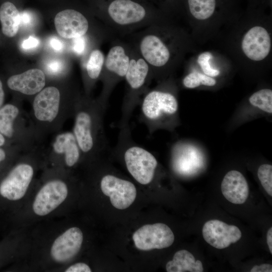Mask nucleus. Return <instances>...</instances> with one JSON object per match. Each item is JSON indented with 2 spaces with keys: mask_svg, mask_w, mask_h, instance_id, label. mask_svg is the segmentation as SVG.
<instances>
[{
  "mask_svg": "<svg viewBox=\"0 0 272 272\" xmlns=\"http://www.w3.org/2000/svg\"><path fill=\"white\" fill-rule=\"evenodd\" d=\"M32 108L34 117L39 123H54L62 109L59 90L53 86L43 88L35 97Z\"/></svg>",
  "mask_w": 272,
  "mask_h": 272,
  "instance_id": "nucleus-12",
  "label": "nucleus"
},
{
  "mask_svg": "<svg viewBox=\"0 0 272 272\" xmlns=\"http://www.w3.org/2000/svg\"><path fill=\"white\" fill-rule=\"evenodd\" d=\"M6 157L5 151L2 148H0V163L2 162Z\"/></svg>",
  "mask_w": 272,
  "mask_h": 272,
  "instance_id": "nucleus-38",
  "label": "nucleus"
},
{
  "mask_svg": "<svg viewBox=\"0 0 272 272\" xmlns=\"http://www.w3.org/2000/svg\"><path fill=\"white\" fill-rule=\"evenodd\" d=\"M105 110L98 99H78L73 132L83 158L96 157L109 149L103 124Z\"/></svg>",
  "mask_w": 272,
  "mask_h": 272,
  "instance_id": "nucleus-3",
  "label": "nucleus"
},
{
  "mask_svg": "<svg viewBox=\"0 0 272 272\" xmlns=\"http://www.w3.org/2000/svg\"><path fill=\"white\" fill-rule=\"evenodd\" d=\"M5 99V93L3 87L2 83L0 80V108L3 104Z\"/></svg>",
  "mask_w": 272,
  "mask_h": 272,
  "instance_id": "nucleus-37",
  "label": "nucleus"
},
{
  "mask_svg": "<svg viewBox=\"0 0 272 272\" xmlns=\"http://www.w3.org/2000/svg\"><path fill=\"white\" fill-rule=\"evenodd\" d=\"M105 58L102 51L97 48L92 50L89 54L84 67L89 85L100 78Z\"/></svg>",
  "mask_w": 272,
  "mask_h": 272,
  "instance_id": "nucleus-22",
  "label": "nucleus"
},
{
  "mask_svg": "<svg viewBox=\"0 0 272 272\" xmlns=\"http://www.w3.org/2000/svg\"><path fill=\"white\" fill-rule=\"evenodd\" d=\"M100 186L102 192L110 197L111 204L117 209L127 208L136 197L137 190L134 185L113 174L103 175L100 181Z\"/></svg>",
  "mask_w": 272,
  "mask_h": 272,
  "instance_id": "nucleus-11",
  "label": "nucleus"
},
{
  "mask_svg": "<svg viewBox=\"0 0 272 272\" xmlns=\"http://www.w3.org/2000/svg\"><path fill=\"white\" fill-rule=\"evenodd\" d=\"M202 233L205 240L213 247L222 249L238 242L241 238L240 230L218 220H211L203 225Z\"/></svg>",
  "mask_w": 272,
  "mask_h": 272,
  "instance_id": "nucleus-13",
  "label": "nucleus"
},
{
  "mask_svg": "<svg viewBox=\"0 0 272 272\" xmlns=\"http://www.w3.org/2000/svg\"><path fill=\"white\" fill-rule=\"evenodd\" d=\"M5 143V139L4 137V135H3L0 132V147L3 146Z\"/></svg>",
  "mask_w": 272,
  "mask_h": 272,
  "instance_id": "nucleus-39",
  "label": "nucleus"
},
{
  "mask_svg": "<svg viewBox=\"0 0 272 272\" xmlns=\"http://www.w3.org/2000/svg\"><path fill=\"white\" fill-rule=\"evenodd\" d=\"M132 239L139 249L150 250L170 246L174 235L167 225L159 223L144 225L133 233Z\"/></svg>",
  "mask_w": 272,
  "mask_h": 272,
  "instance_id": "nucleus-10",
  "label": "nucleus"
},
{
  "mask_svg": "<svg viewBox=\"0 0 272 272\" xmlns=\"http://www.w3.org/2000/svg\"><path fill=\"white\" fill-rule=\"evenodd\" d=\"M52 151L67 169L75 167L83 158L73 132L66 131L57 135L52 144Z\"/></svg>",
  "mask_w": 272,
  "mask_h": 272,
  "instance_id": "nucleus-17",
  "label": "nucleus"
},
{
  "mask_svg": "<svg viewBox=\"0 0 272 272\" xmlns=\"http://www.w3.org/2000/svg\"><path fill=\"white\" fill-rule=\"evenodd\" d=\"M83 241L81 229L62 226L44 235L43 239L30 241L27 254H31L42 268L60 270L79 253Z\"/></svg>",
  "mask_w": 272,
  "mask_h": 272,
  "instance_id": "nucleus-2",
  "label": "nucleus"
},
{
  "mask_svg": "<svg viewBox=\"0 0 272 272\" xmlns=\"http://www.w3.org/2000/svg\"><path fill=\"white\" fill-rule=\"evenodd\" d=\"M115 152L121 155L126 168L139 183L147 185L155 177L158 162L149 151L132 139L129 126L119 128Z\"/></svg>",
  "mask_w": 272,
  "mask_h": 272,
  "instance_id": "nucleus-5",
  "label": "nucleus"
},
{
  "mask_svg": "<svg viewBox=\"0 0 272 272\" xmlns=\"http://www.w3.org/2000/svg\"><path fill=\"white\" fill-rule=\"evenodd\" d=\"M241 47L248 58L254 61H260L270 52L271 39L269 34L261 26L253 27L244 35Z\"/></svg>",
  "mask_w": 272,
  "mask_h": 272,
  "instance_id": "nucleus-16",
  "label": "nucleus"
},
{
  "mask_svg": "<svg viewBox=\"0 0 272 272\" xmlns=\"http://www.w3.org/2000/svg\"><path fill=\"white\" fill-rule=\"evenodd\" d=\"M7 85L11 89L23 94L33 95L42 90L45 85V76L42 71L32 69L10 77Z\"/></svg>",
  "mask_w": 272,
  "mask_h": 272,
  "instance_id": "nucleus-18",
  "label": "nucleus"
},
{
  "mask_svg": "<svg viewBox=\"0 0 272 272\" xmlns=\"http://www.w3.org/2000/svg\"><path fill=\"white\" fill-rule=\"evenodd\" d=\"M257 176L262 187L266 192L272 196V166L264 164L257 170Z\"/></svg>",
  "mask_w": 272,
  "mask_h": 272,
  "instance_id": "nucleus-27",
  "label": "nucleus"
},
{
  "mask_svg": "<svg viewBox=\"0 0 272 272\" xmlns=\"http://www.w3.org/2000/svg\"><path fill=\"white\" fill-rule=\"evenodd\" d=\"M140 104V120L151 133L171 125L178 109L176 96L169 91L159 88L149 89Z\"/></svg>",
  "mask_w": 272,
  "mask_h": 272,
  "instance_id": "nucleus-7",
  "label": "nucleus"
},
{
  "mask_svg": "<svg viewBox=\"0 0 272 272\" xmlns=\"http://www.w3.org/2000/svg\"><path fill=\"white\" fill-rule=\"evenodd\" d=\"M40 44L39 39L33 36H30L27 39L23 41L21 48L24 50H33L37 48Z\"/></svg>",
  "mask_w": 272,
  "mask_h": 272,
  "instance_id": "nucleus-33",
  "label": "nucleus"
},
{
  "mask_svg": "<svg viewBox=\"0 0 272 272\" xmlns=\"http://www.w3.org/2000/svg\"><path fill=\"white\" fill-rule=\"evenodd\" d=\"M54 25L57 33L67 39L85 36L89 29L88 18L83 13L73 9H65L57 13L54 18Z\"/></svg>",
  "mask_w": 272,
  "mask_h": 272,
  "instance_id": "nucleus-14",
  "label": "nucleus"
},
{
  "mask_svg": "<svg viewBox=\"0 0 272 272\" xmlns=\"http://www.w3.org/2000/svg\"><path fill=\"white\" fill-rule=\"evenodd\" d=\"M61 270L65 272H91L90 266L84 262H77L62 268Z\"/></svg>",
  "mask_w": 272,
  "mask_h": 272,
  "instance_id": "nucleus-32",
  "label": "nucleus"
},
{
  "mask_svg": "<svg viewBox=\"0 0 272 272\" xmlns=\"http://www.w3.org/2000/svg\"><path fill=\"white\" fill-rule=\"evenodd\" d=\"M45 68L48 73L57 75L64 70L65 64L64 62L60 59L52 58L46 63Z\"/></svg>",
  "mask_w": 272,
  "mask_h": 272,
  "instance_id": "nucleus-29",
  "label": "nucleus"
},
{
  "mask_svg": "<svg viewBox=\"0 0 272 272\" xmlns=\"http://www.w3.org/2000/svg\"><path fill=\"white\" fill-rule=\"evenodd\" d=\"M167 272H202L201 261L196 260L193 254L186 250H180L174 255L173 259L166 265Z\"/></svg>",
  "mask_w": 272,
  "mask_h": 272,
  "instance_id": "nucleus-20",
  "label": "nucleus"
},
{
  "mask_svg": "<svg viewBox=\"0 0 272 272\" xmlns=\"http://www.w3.org/2000/svg\"><path fill=\"white\" fill-rule=\"evenodd\" d=\"M36 167L32 162L23 160L18 163L0 182V196L7 201L26 202L33 190Z\"/></svg>",
  "mask_w": 272,
  "mask_h": 272,
  "instance_id": "nucleus-9",
  "label": "nucleus"
},
{
  "mask_svg": "<svg viewBox=\"0 0 272 272\" xmlns=\"http://www.w3.org/2000/svg\"><path fill=\"white\" fill-rule=\"evenodd\" d=\"M70 194L69 185L62 176H53L33 189L22 206V226L42 221L58 215Z\"/></svg>",
  "mask_w": 272,
  "mask_h": 272,
  "instance_id": "nucleus-4",
  "label": "nucleus"
},
{
  "mask_svg": "<svg viewBox=\"0 0 272 272\" xmlns=\"http://www.w3.org/2000/svg\"><path fill=\"white\" fill-rule=\"evenodd\" d=\"M49 44L51 47L55 51L61 52L63 50V43L56 37H53L50 39Z\"/></svg>",
  "mask_w": 272,
  "mask_h": 272,
  "instance_id": "nucleus-34",
  "label": "nucleus"
},
{
  "mask_svg": "<svg viewBox=\"0 0 272 272\" xmlns=\"http://www.w3.org/2000/svg\"><path fill=\"white\" fill-rule=\"evenodd\" d=\"M150 1H151L152 2H153L154 3V2L156 1V0H150ZM157 1V0H156Z\"/></svg>",
  "mask_w": 272,
  "mask_h": 272,
  "instance_id": "nucleus-40",
  "label": "nucleus"
},
{
  "mask_svg": "<svg viewBox=\"0 0 272 272\" xmlns=\"http://www.w3.org/2000/svg\"><path fill=\"white\" fill-rule=\"evenodd\" d=\"M19 108L12 104H7L0 108V132L7 138H12L14 133V124L18 116Z\"/></svg>",
  "mask_w": 272,
  "mask_h": 272,
  "instance_id": "nucleus-23",
  "label": "nucleus"
},
{
  "mask_svg": "<svg viewBox=\"0 0 272 272\" xmlns=\"http://www.w3.org/2000/svg\"><path fill=\"white\" fill-rule=\"evenodd\" d=\"M87 38L86 37H81L73 39V50L78 55H82L87 48Z\"/></svg>",
  "mask_w": 272,
  "mask_h": 272,
  "instance_id": "nucleus-31",
  "label": "nucleus"
},
{
  "mask_svg": "<svg viewBox=\"0 0 272 272\" xmlns=\"http://www.w3.org/2000/svg\"><path fill=\"white\" fill-rule=\"evenodd\" d=\"M130 45V58L124 79L125 90L121 117L118 124L119 129L129 125L134 109L140 104L143 96L149 89V84L153 79L149 64Z\"/></svg>",
  "mask_w": 272,
  "mask_h": 272,
  "instance_id": "nucleus-6",
  "label": "nucleus"
},
{
  "mask_svg": "<svg viewBox=\"0 0 272 272\" xmlns=\"http://www.w3.org/2000/svg\"><path fill=\"white\" fill-rule=\"evenodd\" d=\"M0 21L4 34L9 37L16 35L20 27V13L12 3L6 2L1 6Z\"/></svg>",
  "mask_w": 272,
  "mask_h": 272,
  "instance_id": "nucleus-21",
  "label": "nucleus"
},
{
  "mask_svg": "<svg viewBox=\"0 0 272 272\" xmlns=\"http://www.w3.org/2000/svg\"><path fill=\"white\" fill-rule=\"evenodd\" d=\"M131 47L127 41L114 39L105 56L100 78L103 84L102 90L98 99L105 110L113 90L124 79L129 64Z\"/></svg>",
  "mask_w": 272,
  "mask_h": 272,
  "instance_id": "nucleus-8",
  "label": "nucleus"
},
{
  "mask_svg": "<svg viewBox=\"0 0 272 272\" xmlns=\"http://www.w3.org/2000/svg\"><path fill=\"white\" fill-rule=\"evenodd\" d=\"M202 157L198 150L192 146L178 143L173 147L171 165L174 172L179 176L192 175L200 169Z\"/></svg>",
  "mask_w": 272,
  "mask_h": 272,
  "instance_id": "nucleus-15",
  "label": "nucleus"
},
{
  "mask_svg": "<svg viewBox=\"0 0 272 272\" xmlns=\"http://www.w3.org/2000/svg\"><path fill=\"white\" fill-rule=\"evenodd\" d=\"M224 196L231 203L241 205L247 200L249 188L243 175L238 171L231 170L224 176L221 183Z\"/></svg>",
  "mask_w": 272,
  "mask_h": 272,
  "instance_id": "nucleus-19",
  "label": "nucleus"
},
{
  "mask_svg": "<svg viewBox=\"0 0 272 272\" xmlns=\"http://www.w3.org/2000/svg\"><path fill=\"white\" fill-rule=\"evenodd\" d=\"M272 265L268 263H263L259 265H254L250 272H271Z\"/></svg>",
  "mask_w": 272,
  "mask_h": 272,
  "instance_id": "nucleus-35",
  "label": "nucleus"
},
{
  "mask_svg": "<svg viewBox=\"0 0 272 272\" xmlns=\"http://www.w3.org/2000/svg\"><path fill=\"white\" fill-rule=\"evenodd\" d=\"M35 19L33 14L29 11H24L20 13V27L31 28L34 25Z\"/></svg>",
  "mask_w": 272,
  "mask_h": 272,
  "instance_id": "nucleus-30",
  "label": "nucleus"
},
{
  "mask_svg": "<svg viewBox=\"0 0 272 272\" xmlns=\"http://www.w3.org/2000/svg\"><path fill=\"white\" fill-rule=\"evenodd\" d=\"M187 3L190 14L199 20L211 17L216 6V0H187Z\"/></svg>",
  "mask_w": 272,
  "mask_h": 272,
  "instance_id": "nucleus-24",
  "label": "nucleus"
},
{
  "mask_svg": "<svg viewBox=\"0 0 272 272\" xmlns=\"http://www.w3.org/2000/svg\"><path fill=\"white\" fill-rule=\"evenodd\" d=\"M212 58H213V55L211 52H205L198 55L197 62L205 75L213 77L218 76L220 74V71L211 67L210 60Z\"/></svg>",
  "mask_w": 272,
  "mask_h": 272,
  "instance_id": "nucleus-28",
  "label": "nucleus"
},
{
  "mask_svg": "<svg viewBox=\"0 0 272 272\" xmlns=\"http://www.w3.org/2000/svg\"><path fill=\"white\" fill-rule=\"evenodd\" d=\"M183 84L186 88L192 89L200 85L214 86L216 84V81L205 74L194 71L186 75L183 80Z\"/></svg>",
  "mask_w": 272,
  "mask_h": 272,
  "instance_id": "nucleus-26",
  "label": "nucleus"
},
{
  "mask_svg": "<svg viewBox=\"0 0 272 272\" xmlns=\"http://www.w3.org/2000/svg\"><path fill=\"white\" fill-rule=\"evenodd\" d=\"M96 6L112 36L126 37L161 22L159 12L150 0H97Z\"/></svg>",
  "mask_w": 272,
  "mask_h": 272,
  "instance_id": "nucleus-1",
  "label": "nucleus"
},
{
  "mask_svg": "<svg viewBox=\"0 0 272 272\" xmlns=\"http://www.w3.org/2000/svg\"><path fill=\"white\" fill-rule=\"evenodd\" d=\"M250 103L269 114L272 113V90L269 89L260 90L251 95Z\"/></svg>",
  "mask_w": 272,
  "mask_h": 272,
  "instance_id": "nucleus-25",
  "label": "nucleus"
},
{
  "mask_svg": "<svg viewBox=\"0 0 272 272\" xmlns=\"http://www.w3.org/2000/svg\"><path fill=\"white\" fill-rule=\"evenodd\" d=\"M266 242L269 250L272 254V228L270 227L268 230L266 234Z\"/></svg>",
  "mask_w": 272,
  "mask_h": 272,
  "instance_id": "nucleus-36",
  "label": "nucleus"
}]
</instances>
